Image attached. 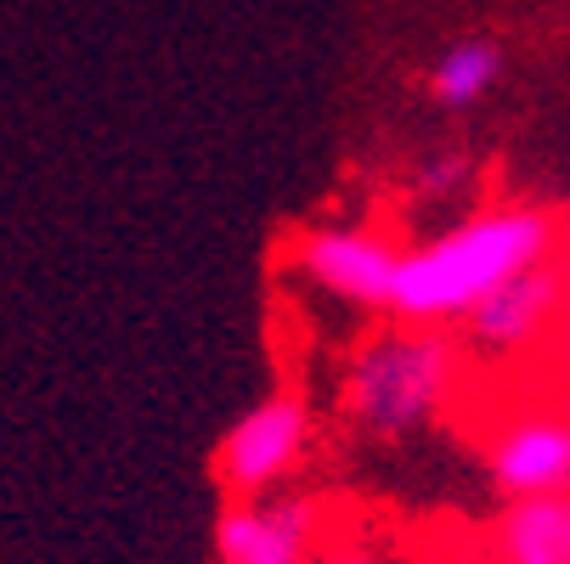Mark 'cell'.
I'll return each mask as SVG.
<instances>
[{
  "label": "cell",
  "mask_w": 570,
  "mask_h": 564,
  "mask_svg": "<svg viewBox=\"0 0 570 564\" xmlns=\"http://www.w3.org/2000/svg\"><path fill=\"white\" fill-rule=\"evenodd\" d=\"M503 564H570V492L520 497L498 531Z\"/></svg>",
  "instance_id": "obj_8"
},
{
  "label": "cell",
  "mask_w": 570,
  "mask_h": 564,
  "mask_svg": "<svg viewBox=\"0 0 570 564\" xmlns=\"http://www.w3.org/2000/svg\"><path fill=\"white\" fill-rule=\"evenodd\" d=\"M485 468H492L498 492H503L509 503L570 492V424H564V418L509 424V429L492 441V452H485Z\"/></svg>",
  "instance_id": "obj_6"
},
{
  "label": "cell",
  "mask_w": 570,
  "mask_h": 564,
  "mask_svg": "<svg viewBox=\"0 0 570 564\" xmlns=\"http://www.w3.org/2000/svg\"><path fill=\"white\" fill-rule=\"evenodd\" d=\"M570 299V277L542 260V266H525L514 271L509 283H498L492 294H485L463 321H469V339L480 350H525L537 334L553 328V316L564 310Z\"/></svg>",
  "instance_id": "obj_5"
},
{
  "label": "cell",
  "mask_w": 570,
  "mask_h": 564,
  "mask_svg": "<svg viewBox=\"0 0 570 564\" xmlns=\"http://www.w3.org/2000/svg\"><path fill=\"white\" fill-rule=\"evenodd\" d=\"M469 181H474V165H469L463 152H435L430 165L419 170V192H424V198H446V192H463Z\"/></svg>",
  "instance_id": "obj_10"
},
{
  "label": "cell",
  "mask_w": 570,
  "mask_h": 564,
  "mask_svg": "<svg viewBox=\"0 0 570 564\" xmlns=\"http://www.w3.org/2000/svg\"><path fill=\"white\" fill-rule=\"evenodd\" d=\"M401 249L362 226H311L294 244V271L328 299H345L356 310H390Z\"/></svg>",
  "instance_id": "obj_4"
},
{
  "label": "cell",
  "mask_w": 570,
  "mask_h": 564,
  "mask_svg": "<svg viewBox=\"0 0 570 564\" xmlns=\"http://www.w3.org/2000/svg\"><path fill=\"white\" fill-rule=\"evenodd\" d=\"M458 373V350L441 328H413L395 321L390 334L367 339L345 373V413L356 418V429L379 435V441H401L419 435L452 389Z\"/></svg>",
  "instance_id": "obj_2"
},
{
  "label": "cell",
  "mask_w": 570,
  "mask_h": 564,
  "mask_svg": "<svg viewBox=\"0 0 570 564\" xmlns=\"http://www.w3.org/2000/svg\"><path fill=\"white\" fill-rule=\"evenodd\" d=\"M498 73H503L498 40H485V34L458 40V46H446L441 62L430 68V97H435L441 108H474L485 91L498 86Z\"/></svg>",
  "instance_id": "obj_9"
},
{
  "label": "cell",
  "mask_w": 570,
  "mask_h": 564,
  "mask_svg": "<svg viewBox=\"0 0 570 564\" xmlns=\"http://www.w3.org/2000/svg\"><path fill=\"white\" fill-rule=\"evenodd\" d=\"M553 215L531 204H503V209H480L463 226L424 249H406L395 266L390 310L413 328H446L463 321L498 283H509L525 266H542L553 255Z\"/></svg>",
  "instance_id": "obj_1"
},
{
  "label": "cell",
  "mask_w": 570,
  "mask_h": 564,
  "mask_svg": "<svg viewBox=\"0 0 570 564\" xmlns=\"http://www.w3.org/2000/svg\"><path fill=\"white\" fill-rule=\"evenodd\" d=\"M215 542L226 564H299L311 542V503H237L220 514Z\"/></svg>",
  "instance_id": "obj_7"
},
{
  "label": "cell",
  "mask_w": 570,
  "mask_h": 564,
  "mask_svg": "<svg viewBox=\"0 0 570 564\" xmlns=\"http://www.w3.org/2000/svg\"><path fill=\"white\" fill-rule=\"evenodd\" d=\"M311 446V407H305V395L299 389H272L261 395L249 413H243L220 452H215V468H220V486L232 497H261L272 492L277 479H288L299 468Z\"/></svg>",
  "instance_id": "obj_3"
}]
</instances>
